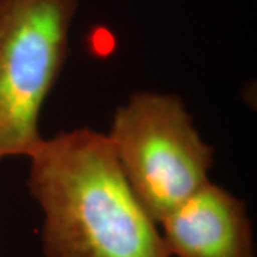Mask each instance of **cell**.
I'll list each match as a JSON object with an SVG mask.
<instances>
[{"instance_id": "obj_1", "label": "cell", "mask_w": 257, "mask_h": 257, "mask_svg": "<svg viewBox=\"0 0 257 257\" xmlns=\"http://www.w3.org/2000/svg\"><path fill=\"white\" fill-rule=\"evenodd\" d=\"M29 159V190L45 214V256L170 257L106 135L62 132Z\"/></svg>"}, {"instance_id": "obj_4", "label": "cell", "mask_w": 257, "mask_h": 257, "mask_svg": "<svg viewBox=\"0 0 257 257\" xmlns=\"http://www.w3.org/2000/svg\"><path fill=\"white\" fill-rule=\"evenodd\" d=\"M159 224L169 256L256 257L246 203L211 182Z\"/></svg>"}, {"instance_id": "obj_3", "label": "cell", "mask_w": 257, "mask_h": 257, "mask_svg": "<svg viewBox=\"0 0 257 257\" xmlns=\"http://www.w3.org/2000/svg\"><path fill=\"white\" fill-rule=\"evenodd\" d=\"M79 0H0V159L30 156L62 73Z\"/></svg>"}, {"instance_id": "obj_2", "label": "cell", "mask_w": 257, "mask_h": 257, "mask_svg": "<svg viewBox=\"0 0 257 257\" xmlns=\"http://www.w3.org/2000/svg\"><path fill=\"white\" fill-rule=\"evenodd\" d=\"M106 138L128 186L157 224L210 182L213 147L176 94L133 93L116 110Z\"/></svg>"}]
</instances>
